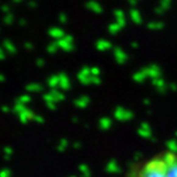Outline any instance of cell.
Instances as JSON below:
<instances>
[{"label": "cell", "mask_w": 177, "mask_h": 177, "mask_svg": "<svg viewBox=\"0 0 177 177\" xmlns=\"http://www.w3.org/2000/svg\"><path fill=\"white\" fill-rule=\"evenodd\" d=\"M134 177H177V153L162 151L143 162Z\"/></svg>", "instance_id": "cell-1"}, {"label": "cell", "mask_w": 177, "mask_h": 177, "mask_svg": "<svg viewBox=\"0 0 177 177\" xmlns=\"http://www.w3.org/2000/svg\"><path fill=\"white\" fill-rule=\"evenodd\" d=\"M48 35L52 38H54L55 41H59V40H62V38L65 37L64 31H63L62 28H59V27H52V28H49L48 29Z\"/></svg>", "instance_id": "cell-2"}, {"label": "cell", "mask_w": 177, "mask_h": 177, "mask_svg": "<svg viewBox=\"0 0 177 177\" xmlns=\"http://www.w3.org/2000/svg\"><path fill=\"white\" fill-rule=\"evenodd\" d=\"M55 42H57V44H58V47H59V48L63 49V50H65V52H70V50H73V49H74L73 43H71V42H68L65 38H62V40L55 41Z\"/></svg>", "instance_id": "cell-3"}, {"label": "cell", "mask_w": 177, "mask_h": 177, "mask_svg": "<svg viewBox=\"0 0 177 177\" xmlns=\"http://www.w3.org/2000/svg\"><path fill=\"white\" fill-rule=\"evenodd\" d=\"M3 47H4V49H5L6 52H9V53H11V54L16 53V47H15V44H14L10 40H5V41L3 42Z\"/></svg>", "instance_id": "cell-4"}, {"label": "cell", "mask_w": 177, "mask_h": 177, "mask_svg": "<svg viewBox=\"0 0 177 177\" xmlns=\"http://www.w3.org/2000/svg\"><path fill=\"white\" fill-rule=\"evenodd\" d=\"M86 6L90 9V10H92L94 12H101V11H102L101 5H100L99 3H96V2H88V3L86 4Z\"/></svg>", "instance_id": "cell-5"}, {"label": "cell", "mask_w": 177, "mask_h": 177, "mask_svg": "<svg viewBox=\"0 0 177 177\" xmlns=\"http://www.w3.org/2000/svg\"><path fill=\"white\" fill-rule=\"evenodd\" d=\"M96 47H97V49H100V50H106V49L111 48V43L107 42V41L101 40V41H99V42L96 43Z\"/></svg>", "instance_id": "cell-6"}, {"label": "cell", "mask_w": 177, "mask_h": 177, "mask_svg": "<svg viewBox=\"0 0 177 177\" xmlns=\"http://www.w3.org/2000/svg\"><path fill=\"white\" fill-rule=\"evenodd\" d=\"M59 49V47H58V44H57V42L54 41V42H52V43H49L48 46H47V52L48 53H55L57 50Z\"/></svg>", "instance_id": "cell-7"}, {"label": "cell", "mask_w": 177, "mask_h": 177, "mask_svg": "<svg viewBox=\"0 0 177 177\" xmlns=\"http://www.w3.org/2000/svg\"><path fill=\"white\" fill-rule=\"evenodd\" d=\"M14 20H15V17H14L12 14H8V15L4 16V22H5L6 25H11V23L14 22Z\"/></svg>", "instance_id": "cell-8"}, {"label": "cell", "mask_w": 177, "mask_h": 177, "mask_svg": "<svg viewBox=\"0 0 177 177\" xmlns=\"http://www.w3.org/2000/svg\"><path fill=\"white\" fill-rule=\"evenodd\" d=\"M58 82H59V76H52L50 79H48V84H49L52 87H54Z\"/></svg>", "instance_id": "cell-9"}, {"label": "cell", "mask_w": 177, "mask_h": 177, "mask_svg": "<svg viewBox=\"0 0 177 177\" xmlns=\"http://www.w3.org/2000/svg\"><path fill=\"white\" fill-rule=\"evenodd\" d=\"M27 88H28V90H32V91H38V90H41L42 87L40 85H37V84H31Z\"/></svg>", "instance_id": "cell-10"}, {"label": "cell", "mask_w": 177, "mask_h": 177, "mask_svg": "<svg viewBox=\"0 0 177 177\" xmlns=\"http://www.w3.org/2000/svg\"><path fill=\"white\" fill-rule=\"evenodd\" d=\"M2 11H3L5 15L11 14V12H10V11H11V8H10L9 5H3V6H2Z\"/></svg>", "instance_id": "cell-11"}, {"label": "cell", "mask_w": 177, "mask_h": 177, "mask_svg": "<svg viewBox=\"0 0 177 177\" xmlns=\"http://www.w3.org/2000/svg\"><path fill=\"white\" fill-rule=\"evenodd\" d=\"M67 20H68V17H67L65 14H59V21H61L62 23H65Z\"/></svg>", "instance_id": "cell-12"}, {"label": "cell", "mask_w": 177, "mask_h": 177, "mask_svg": "<svg viewBox=\"0 0 177 177\" xmlns=\"http://www.w3.org/2000/svg\"><path fill=\"white\" fill-rule=\"evenodd\" d=\"M28 6L32 8V9H35V8L37 6V3L35 2V0H29V2H28Z\"/></svg>", "instance_id": "cell-13"}, {"label": "cell", "mask_w": 177, "mask_h": 177, "mask_svg": "<svg viewBox=\"0 0 177 177\" xmlns=\"http://www.w3.org/2000/svg\"><path fill=\"white\" fill-rule=\"evenodd\" d=\"M25 48L28 49V50H32V49H33V44H32V43L26 42V43H25Z\"/></svg>", "instance_id": "cell-14"}, {"label": "cell", "mask_w": 177, "mask_h": 177, "mask_svg": "<svg viewBox=\"0 0 177 177\" xmlns=\"http://www.w3.org/2000/svg\"><path fill=\"white\" fill-rule=\"evenodd\" d=\"M44 64V61L42 58H40V59H37V65H40V67H42Z\"/></svg>", "instance_id": "cell-15"}, {"label": "cell", "mask_w": 177, "mask_h": 177, "mask_svg": "<svg viewBox=\"0 0 177 177\" xmlns=\"http://www.w3.org/2000/svg\"><path fill=\"white\" fill-rule=\"evenodd\" d=\"M4 58H5L4 50H3V48H0V61H2V59H4Z\"/></svg>", "instance_id": "cell-16"}, {"label": "cell", "mask_w": 177, "mask_h": 177, "mask_svg": "<svg viewBox=\"0 0 177 177\" xmlns=\"http://www.w3.org/2000/svg\"><path fill=\"white\" fill-rule=\"evenodd\" d=\"M19 23H20L21 26H25V25H26V20H25V19H21V20L19 21Z\"/></svg>", "instance_id": "cell-17"}, {"label": "cell", "mask_w": 177, "mask_h": 177, "mask_svg": "<svg viewBox=\"0 0 177 177\" xmlns=\"http://www.w3.org/2000/svg\"><path fill=\"white\" fill-rule=\"evenodd\" d=\"M22 0H14V3H21Z\"/></svg>", "instance_id": "cell-18"}, {"label": "cell", "mask_w": 177, "mask_h": 177, "mask_svg": "<svg viewBox=\"0 0 177 177\" xmlns=\"http://www.w3.org/2000/svg\"><path fill=\"white\" fill-rule=\"evenodd\" d=\"M4 80V76L3 75H0V81H3Z\"/></svg>", "instance_id": "cell-19"}]
</instances>
